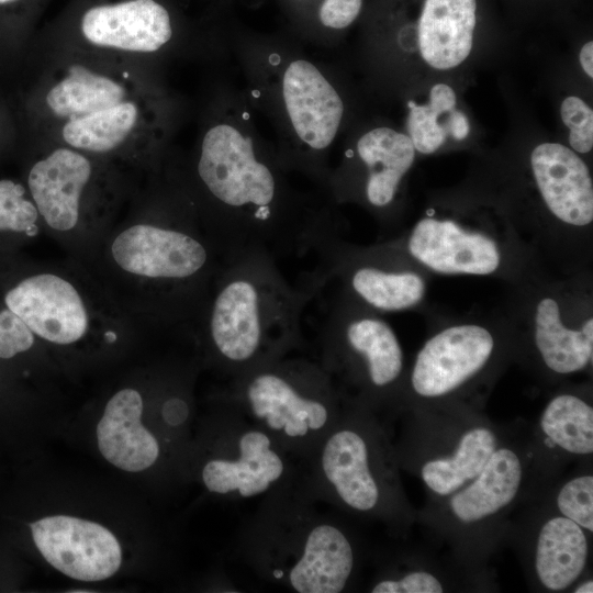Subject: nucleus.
<instances>
[{
    "mask_svg": "<svg viewBox=\"0 0 593 593\" xmlns=\"http://www.w3.org/2000/svg\"><path fill=\"white\" fill-rule=\"evenodd\" d=\"M588 560V540L582 528L567 517L549 519L536 548V572L544 586L561 591L582 573Z\"/></svg>",
    "mask_w": 593,
    "mask_h": 593,
    "instance_id": "4be33fe9",
    "label": "nucleus"
},
{
    "mask_svg": "<svg viewBox=\"0 0 593 593\" xmlns=\"http://www.w3.org/2000/svg\"><path fill=\"white\" fill-rule=\"evenodd\" d=\"M407 250L425 267L447 275L485 276L501 265L500 249L493 239L450 220H421L410 234Z\"/></svg>",
    "mask_w": 593,
    "mask_h": 593,
    "instance_id": "9b49d317",
    "label": "nucleus"
},
{
    "mask_svg": "<svg viewBox=\"0 0 593 593\" xmlns=\"http://www.w3.org/2000/svg\"><path fill=\"white\" fill-rule=\"evenodd\" d=\"M580 63L585 71V74L592 78L593 77V42L590 41L581 48L580 52Z\"/></svg>",
    "mask_w": 593,
    "mask_h": 593,
    "instance_id": "72a5a7b5",
    "label": "nucleus"
},
{
    "mask_svg": "<svg viewBox=\"0 0 593 593\" xmlns=\"http://www.w3.org/2000/svg\"><path fill=\"white\" fill-rule=\"evenodd\" d=\"M92 175L90 160L71 147H59L36 161L27 177L38 214L58 232L74 230L82 192Z\"/></svg>",
    "mask_w": 593,
    "mask_h": 593,
    "instance_id": "ddd939ff",
    "label": "nucleus"
},
{
    "mask_svg": "<svg viewBox=\"0 0 593 593\" xmlns=\"http://www.w3.org/2000/svg\"><path fill=\"white\" fill-rule=\"evenodd\" d=\"M298 481L317 502H331L359 513L378 510L383 497L369 437L342 415L301 462Z\"/></svg>",
    "mask_w": 593,
    "mask_h": 593,
    "instance_id": "423d86ee",
    "label": "nucleus"
},
{
    "mask_svg": "<svg viewBox=\"0 0 593 593\" xmlns=\"http://www.w3.org/2000/svg\"><path fill=\"white\" fill-rule=\"evenodd\" d=\"M540 425L549 440L560 448L575 454L593 451V410L580 398L561 394L553 398L545 409Z\"/></svg>",
    "mask_w": 593,
    "mask_h": 593,
    "instance_id": "bb28decb",
    "label": "nucleus"
},
{
    "mask_svg": "<svg viewBox=\"0 0 593 593\" xmlns=\"http://www.w3.org/2000/svg\"><path fill=\"white\" fill-rule=\"evenodd\" d=\"M4 301L27 328L57 345L82 338L88 329L86 304L75 286L54 273H37L10 289Z\"/></svg>",
    "mask_w": 593,
    "mask_h": 593,
    "instance_id": "1a4fd4ad",
    "label": "nucleus"
},
{
    "mask_svg": "<svg viewBox=\"0 0 593 593\" xmlns=\"http://www.w3.org/2000/svg\"><path fill=\"white\" fill-rule=\"evenodd\" d=\"M361 3V0H324L320 8V20L327 27L344 29L358 16Z\"/></svg>",
    "mask_w": 593,
    "mask_h": 593,
    "instance_id": "473e14b6",
    "label": "nucleus"
},
{
    "mask_svg": "<svg viewBox=\"0 0 593 593\" xmlns=\"http://www.w3.org/2000/svg\"><path fill=\"white\" fill-rule=\"evenodd\" d=\"M575 593H592L593 592V581H586L579 585L575 590Z\"/></svg>",
    "mask_w": 593,
    "mask_h": 593,
    "instance_id": "f704fd0d",
    "label": "nucleus"
},
{
    "mask_svg": "<svg viewBox=\"0 0 593 593\" xmlns=\"http://www.w3.org/2000/svg\"><path fill=\"white\" fill-rule=\"evenodd\" d=\"M127 99L119 80L82 66H74L47 91L49 111L65 121L104 110Z\"/></svg>",
    "mask_w": 593,
    "mask_h": 593,
    "instance_id": "5701e85b",
    "label": "nucleus"
},
{
    "mask_svg": "<svg viewBox=\"0 0 593 593\" xmlns=\"http://www.w3.org/2000/svg\"><path fill=\"white\" fill-rule=\"evenodd\" d=\"M562 122L570 130L569 143L578 153L593 147V111L578 97L566 98L560 108Z\"/></svg>",
    "mask_w": 593,
    "mask_h": 593,
    "instance_id": "c756f323",
    "label": "nucleus"
},
{
    "mask_svg": "<svg viewBox=\"0 0 593 593\" xmlns=\"http://www.w3.org/2000/svg\"><path fill=\"white\" fill-rule=\"evenodd\" d=\"M138 104L125 99L115 105L65 121L63 139L69 147L90 153H108L122 145L136 130Z\"/></svg>",
    "mask_w": 593,
    "mask_h": 593,
    "instance_id": "393cba45",
    "label": "nucleus"
},
{
    "mask_svg": "<svg viewBox=\"0 0 593 593\" xmlns=\"http://www.w3.org/2000/svg\"><path fill=\"white\" fill-rule=\"evenodd\" d=\"M316 360L333 383L347 372L361 371L374 389L392 385L403 369V351L390 325L346 300L336 303L324 321Z\"/></svg>",
    "mask_w": 593,
    "mask_h": 593,
    "instance_id": "0eeeda50",
    "label": "nucleus"
},
{
    "mask_svg": "<svg viewBox=\"0 0 593 593\" xmlns=\"http://www.w3.org/2000/svg\"><path fill=\"white\" fill-rule=\"evenodd\" d=\"M226 405L220 452L201 469L206 490L233 500H248L295 483L300 475L298 459L238 407L230 402Z\"/></svg>",
    "mask_w": 593,
    "mask_h": 593,
    "instance_id": "20e7f679",
    "label": "nucleus"
},
{
    "mask_svg": "<svg viewBox=\"0 0 593 593\" xmlns=\"http://www.w3.org/2000/svg\"><path fill=\"white\" fill-rule=\"evenodd\" d=\"M282 92L300 139L316 150L328 147L344 112L343 101L333 86L313 64L299 59L288 66Z\"/></svg>",
    "mask_w": 593,
    "mask_h": 593,
    "instance_id": "2eb2a0df",
    "label": "nucleus"
},
{
    "mask_svg": "<svg viewBox=\"0 0 593 593\" xmlns=\"http://www.w3.org/2000/svg\"><path fill=\"white\" fill-rule=\"evenodd\" d=\"M143 399L134 389H123L107 403L97 427L102 456L115 467L138 472L159 457L156 437L143 426Z\"/></svg>",
    "mask_w": 593,
    "mask_h": 593,
    "instance_id": "f3484780",
    "label": "nucleus"
},
{
    "mask_svg": "<svg viewBox=\"0 0 593 593\" xmlns=\"http://www.w3.org/2000/svg\"><path fill=\"white\" fill-rule=\"evenodd\" d=\"M372 593H439L443 585L433 574L417 571L399 579H384L377 582Z\"/></svg>",
    "mask_w": 593,
    "mask_h": 593,
    "instance_id": "2f4dec72",
    "label": "nucleus"
},
{
    "mask_svg": "<svg viewBox=\"0 0 593 593\" xmlns=\"http://www.w3.org/2000/svg\"><path fill=\"white\" fill-rule=\"evenodd\" d=\"M34 334L11 310L0 311V358H12L30 349Z\"/></svg>",
    "mask_w": 593,
    "mask_h": 593,
    "instance_id": "7c9ffc66",
    "label": "nucleus"
},
{
    "mask_svg": "<svg viewBox=\"0 0 593 593\" xmlns=\"http://www.w3.org/2000/svg\"><path fill=\"white\" fill-rule=\"evenodd\" d=\"M521 478L517 455L507 448L495 450L474 482L451 499V510L465 523L494 514L515 497Z\"/></svg>",
    "mask_w": 593,
    "mask_h": 593,
    "instance_id": "412c9836",
    "label": "nucleus"
},
{
    "mask_svg": "<svg viewBox=\"0 0 593 593\" xmlns=\"http://www.w3.org/2000/svg\"><path fill=\"white\" fill-rule=\"evenodd\" d=\"M115 264L125 272L193 291L215 277L226 256L212 237L180 226L136 224L122 231L111 245Z\"/></svg>",
    "mask_w": 593,
    "mask_h": 593,
    "instance_id": "39448f33",
    "label": "nucleus"
},
{
    "mask_svg": "<svg viewBox=\"0 0 593 593\" xmlns=\"http://www.w3.org/2000/svg\"><path fill=\"white\" fill-rule=\"evenodd\" d=\"M530 164L540 194L559 221L573 226L592 223V178L578 154L561 144L544 143L534 148Z\"/></svg>",
    "mask_w": 593,
    "mask_h": 593,
    "instance_id": "4468645a",
    "label": "nucleus"
},
{
    "mask_svg": "<svg viewBox=\"0 0 593 593\" xmlns=\"http://www.w3.org/2000/svg\"><path fill=\"white\" fill-rule=\"evenodd\" d=\"M494 434L483 427L466 433L451 458L430 460L422 468L426 485L440 495H447L475 478L495 451Z\"/></svg>",
    "mask_w": 593,
    "mask_h": 593,
    "instance_id": "a878e982",
    "label": "nucleus"
},
{
    "mask_svg": "<svg viewBox=\"0 0 593 593\" xmlns=\"http://www.w3.org/2000/svg\"><path fill=\"white\" fill-rule=\"evenodd\" d=\"M475 10V0H425L418 22V46L429 66L445 70L469 56Z\"/></svg>",
    "mask_w": 593,
    "mask_h": 593,
    "instance_id": "a211bd4d",
    "label": "nucleus"
},
{
    "mask_svg": "<svg viewBox=\"0 0 593 593\" xmlns=\"http://www.w3.org/2000/svg\"><path fill=\"white\" fill-rule=\"evenodd\" d=\"M494 348L491 333L480 325H454L429 338L411 373L414 391L427 398L444 395L475 374Z\"/></svg>",
    "mask_w": 593,
    "mask_h": 593,
    "instance_id": "9d476101",
    "label": "nucleus"
},
{
    "mask_svg": "<svg viewBox=\"0 0 593 593\" xmlns=\"http://www.w3.org/2000/svg\"><path fill=\"white\" fill-rule=\"evenodd\" d=\"M316 270L325 280L339 277L349 295L368 307L393 312L416 305L424 296L423 278L406 270H390L370 264H351L337 254L329 243L318 254Z\"/></svg>",
    "mask_w": 593,
    "mask_h": 593,
    "instance_id": "dca6fc26",
    "label": "nucleus"
},
{
    "mask_svg": "<svg viewBox=\"0 0 593 593\" xmlns=\"http://www.w3.org/2000/svg\"><path fill=\"white\" fill-rule=\"evenodd\" d=\"M557 504L562 515L580 527L593 530V477L582 475L566 483Z\"/></svg>",
    "mask_w": 593,
    "mask_h": 593,
    "instance_id": "c85d7f7f",
    "label": "nucleus"
},
{
    "mask_svg": "<svg viewBox=\"0 0 593 593\" xmlns=\"http://www.w3.org/2000/svg\"><path fill=\"white\" fill-rule=\"evenodd\" d=\"M299 484L262 497L243 527L239 550L261 580L298 593H339L351 578V540Z\"/></svg>",
    "mask_w": 593,
    "mask_h": 593,
    "instance_id": "f03ea898",
    "label": "nucleus"
},
{
    "mask_svg": "<svg viewBox=\"0 0 593 593\" xmlns=\"http://www.w3.org/2000/svg\"><path fill=\"white\" fill-rule=\"evenodd\" d=\"M227 402L303 462L340 417V392L316 359L292 353L232 378Z\"/></svg>",
    "mask_w": 593,
    "mask_h": 593,
    "instance_id": "7ed1b4c3",
    "label": "nucleus"
},
{
    "mask_svg": "<svg viewBox=\"0 0 593 593\" xmlns=\"http://www.w3.org/2000/svg\"><path fill=\"white\" fill-rule=\"evenodd\" d=\"M38 212L24 195V188L12 180H0V231L35 232Z\"/></svg>",
    "mask_w": 593,
    "mask_h": 593,
    "instance_id": "cd10ccee",
    "label": "nucleus"
},
{
    "mask_svg": "<svg viewBox=\"0 0 593 593\" xmlns=\"http://www.w3.org/2000/svg\"><path fill=\"white\" fill-rule=\"evenodd\" d=\"M535 343L546 366L557 373L582 370L592 360L593 320L580 329L564 325L558 302L542 298L535 312Z\"/></svg>",
    "mask_w": 593,
    "mask_h": 593,
    "instance_id": "aec40b11",
    "label": "nucleus"
},
{
    "mask_svg": "<svg viewBox=\"0 0 593 593\" xmlns=\"http://www.w3.org/2000/svg\"><path fill=\"white\" fill-rule=\"evenodd\" d=\"M357 152L368 169V202L376 208L389 205L415 158L411 138L390 127H377L359 138Z\"/></svg>",
    "mask_w": 593,
    "mask_h": 593,
    "instance_id": "6ab92c4d",
    "label": "nucleus"
},
{
    "mask_svg": "<svg viewBox=\"0 0 593 593\" xmlns=\"http://www.w3.org/2000/svg\"><path fill=\"white\" fill-rule=\"evenodd\" d=\"M11 1H14V0H0V4L8 3V2H11Z\"/></svg>",
    "mask_w": 593,
    "mask_h": 593,
    "instance_id": "c9c22d12",
    "label": "nucleus"
},
{
    "mask_svg": "<svg viewBox=\"0 0 593 593\" xmlns=\"http://www.w3.org/2000/svg\"><path fill=\"white\" fill-rule=\"evenodd\" d=\"M85 38L100 47L153 53L172 35L168 11L155 0H127L89 9L81 20Z\"/></svg>",
    "mask_w": 593,
    "mask_h": 593,
    "instance_id": "f8f14e48",
    "label": "nucleus"
},
{
    "mask_svg": "<svg viewBox=\"0 0 593 593\" xmlns=\"http://www.w3.org/2000/svg\"><path fill=\"white\" fill-rule=\"evenodd\" d=\"M456 101L451 87L437 83L430 90L427 104L409 103L407 131L416 150L432 154L444 144L447 136L458 141L467 137L468 119L455 109Z\"/></svg>",
    "mask_w": 593,
    "mask_h": 593,
    "instance_id": "b1692460",
    "label": "nucleus"
},
{
    "mask_svg": "<svg viewBox=\"0 0 593 593\" xmlns=\"http://www.w3.org/2000/svg\"><path fill=\"white\" fill-rule=\"evenodd\" d=\"M30 527L45 560L71 579L105 580L121 566L122 551L118 539L98 523L56 515L38 519Z\"/></svg>",
    "mask_w": 593,
    "mask_h": 593,
    "instance_id": "6e6552de",
    "label": "nucleus"
},
{
    "mask_svg": "<svg viewBox=\"0 0 593 593\" xmlns=\"http://www.w3.org/2000/svg\"><path fill=\"white\" fill-rule=\"evenodd\" d=\"M325 284L316 270L291 284L264 251L226 258L204 302L214 360L235 378L302 348V313Z\"/></svg>",
    "mask_w": 593,
    "mask_h": 593,
    "instance_id": "f257e3e1",
    "label": "nucleus"
}]
</instances>
